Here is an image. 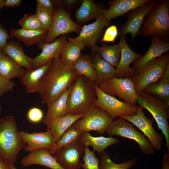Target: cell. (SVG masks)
Wrapping results in <instances>:
<instances>
[{"label":"cell","mask_w":169,"mask_h":169,"mask_svg":"<svg viewBox=\"0 0 169 169\" xmlns=\"http://www.w3.org/2000/svg\"><path fill=\"white\" fill-rule=\"evenodd\" d=\"M169 50L168 40L161 38L156 35L152 37L151 44L146 53L135 61L131 68V79L146 64L153 59L166 53Z\"/></svg>","instance_id":"2e32d148"},{"label":"cell","mask_w":169,"mask_h":169,"mask_svg":"<svg viewBox=\"0 0 169 169\" xmlns=\"http://www.w3.org/2000/svg\"><path fill=\"white\" fill-rule=\"evenodd\" d=\"M71 84L58 98L47 105L48 110L44 119L56 118L64 116L68 113L67 102L71 88Z\"/></svg>","instance_id":"f546056e"},{"label":"cell","mask_w":169,"mask_h":169,"mask_svg":"<svg viewBox=\"0 0 169 169\" xmlns=\"http://www.w3.org/2000/svg\"><path fill=\"white\" fill-rule=\"evenodd\" d=\"M12 168V169H17V168H16L15 167V166H11Z\"/></svg>","instance_id":"816d5d0a"},{"label":"cell","mask_w":169,"mask_h":169,"mask_svg":"<svg viewBox=\"0 0 169 169\" xmlns=\"http://www.w3.org/2000/svg\"><path fill=\"white\" fill-rule=\"evenodd\" d=\"M85 47V44L83 43L67 41L61 50L60 61L64 65H73L81 56V51Z\"/></svg>","instance_id":"4dcf8cb0"},{"label":"cell","mask_w":169,"mask_h":169,"mask_svg":"<svg viewBox=\"0 0 169 169\" xmlns=\"http://www.w3.org/2000/svg\"><path fill=\"white\" fill-rule=\"evenodd\" d=\"M136 113L130 116L121 117L137 127L146 137L155 150H161L163 143L164 135L158 133L153 128V120L147 118L145 115L142 108L138 105Z\"/></svg>","instance_id":"7c38bea8"},{"label":"cell","mask_w":169,"mask_h":169,"mask_svg":"<svg viewBox=\"0 0 169 169\" xmlns=\"http://www.w3.org/2000/svg\"><path fill=\"white\" fill-rule=\"evenodd\" d=\"M79 141L84 147H92L93 148L92 151L97 152L100 156L107 147L118 143L120 141L117 139L110 136L94 137L88 132L82 133Z\"/></svg>","instance_id":"4316f807"},{"label":"cell","mask_w":169,"mask_h":169,"mask_svg":"<svg viewBox=\"0 0 169 169\" xmlns=\"http://www.w3.org/2000/svg\"><path fill=\"white\" fill-rule=\"evenodd\" d=\"M0 169H12L10 166L0 159Z\"/></svg>","instance_id":"c3c4849f"},{"label":"cell","mask_w":169,"mask_h":169,"mask_svg":"<svg viewBox=\"0 0 169 169\" xmlns=\"http://www.w3.org/2000/svg\"><path fill=\"white\" fill-rule=\"evenodd\" d=\"M44 118L42 110L37 107H32L29 109L27 113V118L28 121L33 124L40 123Z\"/></svg>","instance_id":"ab89813d"},{"label":"cell","mask_w":169,"mask_h":169,"mask_svg":"<svg viewBox=\"0 0 169 169\" xmlns=\"http://www.w3.org/2000/svg\"><path fill=\"white\" fill-rule=\"evenodd\" d=\"M151 0H113L109 2V8L105 9L103 15L108 21L123 16L137 8L144 5Z\"/></svg>","instance_id":"44dd1931"},{"label":"cell","mask_w":169,"mask_h":169,"mask_svg":"<svg viewBox=\"0 0 169 169\" xmlns=\"http://www.w3.org/2000/svg\"><path fill=\"white\" fill-rule=\"evenodd\" d=\"M100 169H129L135 165L136 160L133 158L120 164L112 160L110 155L105 151L100 155Z\"/></svg>","instance_id":"d590c367"},{"label":"cell","mask_w":169,"mask_h":169,"mask_svg":"<svg viewBox=\"0 0 169 169\" xmlns=\"http://www.w3.org/2000/svg\"><path fill=\"white\" fill-rule=\"evenodd\" d=\"M91 60L96 73L95 83L97 85L102 82L115 77V67L98 54L95 53Z\"/></svg>","instance_id":"f1b7e54d"},{"label":"cell","mask_w":169,"mask_h":169,"mask_svg":"<svg viewBox=\"0 0 169 169\" xmlns=\"http://www.w3.org/2000/svg\"><path fill=\"white\" fill-rule=\"evenodd\" d=\"M5 0H0V11L1 10L5 7Z\"/></svg>","instance_id":"681fc988"},{"label":"cell","mask_w":169,"mask_h":169,"mask_svg":"<svg viewBox=\"0 0 169 169\" xmlns=\"http://www.w3.org/2000/svg\"><path fill=\"white\" fill-rule=\"evenodd\" d=\"M21 163L24 167L36 164L51 169H64L48 150L45 149H39L30 152L21 159Z\"/></svg>","instance_id":"7402d4cb"},{"label":"cell","mask_w":169,"mask_h":169,"mask_svg":"<svg viewBox=\"0 0 169 169\" xmlns=\"http://www.w3.org/2000/svg\"><path fill=\"white\" fill-rule=\"evenodd\" d=\"M2 108L1 105L0 104V115L2 111Z\"/></svg>","instance_id":"f907efd6"},{"label":"cell","mask_w":169,"mask_h":169,"mask_svg":"<svg viewBox=\"0 0 169 169\" xmlns=\"http://www.w3.org/2000/svg\"><path fill=\"white\" fill-rule=\"evenodd\" d=\"M1 51L21 67L34 69L33 59L25 54L23 48L16 41L9 40Z\"/></svg>","instance_id":"cb8c5ba5"},{"label":"cell","mask_w":169,"mask_h":169,"mask_svg":"<svg viewBox=\"0 0 169 169\" xmlns=\"http://www.w3.org/2000/svg\"><path fill=\"white\" fill-rule=\"evenodd\" d=\"M98 86L104 93L112 96H116L125 102L136 105L138 95L131 79L114 77L102 82Z\"/></svg>","instance_id":"ba28073f"},{"label":"cell","mask_w":169,"mask_h":169,"mask_svg":"<svg viewBox=\"0 0 169 169\" xmlns=\"http://www.w3.org/2000/svg\"><path fill=\"white\" fill-rule=\"evenodd\" d=\"M21 2V0H6L5 7L11 8L19 7Z\"/></svg>","instance_id":"f6af8a7d"},{"label":"cell","mask_w":169,"mask_h":169,"mask_svg":"<svg viewBox=\"0 0 169 169\" xmlns=\"http://www.w3.org/2000/svg\"><path fill=\"white\" fill-rule=\"evenodd\" d=\"M105 10L94 0H83L76 11V19L79 23H84L103 15Z\"/></svg>","instance_id":"83f0119b"},{"label":"cell","mask_w":169,"mask_h":169,"mask_svg":"<svg viewBox=\"0 0 169 169\" xmlns=\"http://www.w3.org/2000/svg\"><path fill=\"white\" fill-rule=\"evenodd\" d=\"M48 30L44 29L28 30L22 28H12L9 31L11 38H15L25 45L30 46L43 42Z\"/></svg>","instance_id":"d4e9b609"},{"label":"cell","mask_w":169,"mask_h":169,"mask_svg":"<svg viewBox=\"0 0 169 169\" xmlns=\"http://www.w3.org/2000/svg\"><path fill=\"white\" fill-rule=\"evenodd\" d=\"M82 132H80L72 125L62 135L56 142L54 147L48 151L52 155L60 148L79 140Z\"/></svg>","instance_id":"e575fe53"},{"label":"cell","mask_w":169,"mask_h":169,"mask_svg":"<svg viewBox=\"0 0 169 169\" xmlns=\"http://www.w3.org/2000/svg\"><path fill=\"white\" fill-rule=\"evenodd\" d=\"M106 132L110 137L120 136L135 141L142 152L146 155H152L154 152L155 150L144 135L133 124L121 117L113 120Z\"/></svg>","instance_id":"52a82bcc"},{"label":"cell","mask_w":169,"mask_h":169,"mask_svg":"<svg viewBox=\"0 0 169 169\" xmlns=\"http://www.w3.org/2000/svg\"><path fill=\"white\" fill-rule=\"evenodd\" d=\"M19 136L26 144L25 151L31 152L38 149H45L48 151L54 146L55 142L51 132L47 129L43 132L32 133L24 131L19 132Z\"/></svg>","instance_id":"e0dca14e"},{"label":"cell","mask_w":169,"mask_h":169,"mask_svg":"<svg viewBox=\"0 0 169 169\" xmlns=\"http://www.w3.org/2000/svg\"><path fill=\"white\" fill-rule=\"evenodd\" d=\"M119 43L120 45L121 55L119 63L115 69V77L117 78L127 77L131 79V64L141 57L140 54L133 50L128 45L125 36H120Z\"/></svg>","instance_id":"d6986e66"},{"label":"cell","mask_w":169,"mask_h":169,"mask_svg":"<svg viewBox=\"0 0 169 169\" xmlns=\"http://www.w3.org/2000/svg\"><path fill=\"white\" fill-rule=\"evenodd\" d=\"M110 21L103 15L96 18L95 21L81 28L79 35L75 38H69V41L78 42L84 43L85 46L92 47L100 38L103 29L109 26Z\"/></svg>","instance_id":"9a60e30c"},{"label":"cell","mask_w":169,"mask_h":169,"mask_svg":"<svg viewBox=\"0 0 169 169\" xmlns=\"http://www.w3.org/2000/svg\"><path fill=\"white\" fill-rule=\"evenodd\" d=\"M161 169H169V152L163 155L161 161Z\"/></svg>","instance_id":"bcb514c9"},{"label":"cell","mask_w":169,"mask_h":169,"mask_svg":"<svg viewBox=\"0 0 169 169\" xmlns=\"http://www.w3.org/2000/svg\"><path fill=\"white\" fill-rule=\"evenodd\" d=\"M81 29V27L72 19L69 14L59 6L56 9L52 24L43 42L49 43L59 36L72 32L79 33Z\"/></svg>","instance_id":"8fae6325"},{"label":"cell","mask_w":169,"mask_h":169,"mask_svg":"<svg viewBox=\"0 0 169 169\" xmlns=\"http://www.w3.org/2000/svg\"><path fill=\"white\" fill-rule=\"evenodd\" d=\"M84 153V147L79 140L60 148L53 155L64 169H80V158Z\"/></svg>","instance_id":"5bb4252c"},{"label":"cell","mask_w":169,"mask_h":169,"mask_svg":"<svg viewBox=\"0 0 169 169\" xmlns=\"http://www.w3.org/2000/svg\"><path fill=\"white\" fill-rule=\"evenodd\" d=\"M67 41L66 36L63 35L50 43L39 44L38 48L42 51L33 59V69L43 66L51 60L59 58L62 49Z\"/></svg>","instance_id":"ac0fdd59"},{"label":"cell","mask_w":169,"mask_h":169,"mask_svg":"<svg viewBox=\"0 0 169 169\" xmlns=\"http://www.w3.org/2000/svg\"><path fill=\"white\" fill-rule=\"evenodd\" d=\"M54 2L50 0H37V6L43 8L53 16L56 10Z\"/></svg>","instance_id":"7bdbcfd3"},{"label":"cell","mask_w":169,"mask_h":169,"mask_svg":"<svg viewBox=\"0 0 169 169\" xmlns=\"http://www.w3.org/2000/svg\"><path fill=\"white\" fill-rule=\"evenodd\" d=\"M169 64V54L165 53L144 65L132 79L137 93L156 82Z\"/></svg>","instance_id":"8992f818"},{"label":"cell","mask_w":169,"mask_h":169,"mask_svg":"<svg viewBox=\"0 0 169 169\" xmlns=\"http://www.w3.org/2000/svg\"><path fill=\"white\" fill-rule=\"evenodd\" d=\"M79 1L77 0H65L63 1V2L68 8H70L77 4Z\"/></svg>","instance_id":"7dc6e473"},{"label":"cell","mask_w":169,"mask_h":169,"mask_svg":"<svg viewBox=\"0 0 169 169\" xmlns=\"http://www.w3.org/2000/svg\"><path fill=\"white\" fill-rule=\"evenodd\" d=\"M159 1L151 0L146 4L128 12L127 21L120 29L119 35L125 36L130 33L132 41L138 34L146 16Z\"/></svg>","instance_id":"4fadbf2b"},{"label":"cell","mask_w":169,"mask_h":169,"mask_svg":"<svg viewBox=\"0 0 169 169\" xmlns=\"http://www.w3.org/2000/svg\"><path fill=\"white\" fill-rule=\"evenodd\" d=\"M92 49L93 51L99 55L113 67L117 66L121 55L120 45L119 43L118 44L112 45L104 44L101 47L95 45Z\"/></svg>","instance_id":"1f68e13d"},{"label":"cell","mask_w":169,"mask_h":169,"mask_svg":"<svg viewBox=\"0 0 169 169\" xmlns=\"http://www.w3.org/2000/svg\"><path fill=\"white\" fill-rule=\"evenodd\" d=\"M82 159L84 163L81 164V168L83 169H100V161L95 152L91 151L88 147H84V153Z\"/></svg>","instance_id":"74e56055"},{"label":"cell","mask_w":169,"mask_h":169,"mask_svg":"<svg viewBox=\"0 0 169 169\" xmlns=\"http://www.w3.org/2000/svg\"><path fill=\"white\" fill-rule=\"evenodd\" d=\"M18 24L22 29L28 30L44 29L35 14H25L19 20Z\"/></svg>","instance_id":"8d00e7d4"},{"label":"cell","mask_w":169,"mask_h":169,"mask_svg":"<svg viewBox=\"0 0 169 169\" xmlns=\"http://www.w3.org/2000/svg\"><path fill=\"white\" fill-rule=\"evenodd\" d=\"M169 33V1L159 0L146 16L138 34L145 37L156 35L163 39Z\"/></svg>","instance_id":"277c9868"},{"label":"cell","mask_w":169,"mask_h":169,"mask_svg":"<svg viewBox=\"0 0 169 169\" xmlns=\"http://www.w3.org/2000/svg\"><path fill=\"white\" fill-rule=\"evenodd\" d=\"M15 86L14 82L0 74V97L9 91H12Z\"/></svg>","instance_id":"60d3db41"},{"label":"cell","mask_w":169,"mask_h":169,"mask_svg":"<svg viewBox=\"0 0 169 169\" xmlns=\"http://www.w3.org/2000/svg\"><path fill=\"white\" fill-rule=\"evenodd\" d=\"M119 32L117 27L112 25L106 30L103 37L100 41L102 42H113L118 36Z\"/></svg>","instance_id":"b9f144b4"},{"label":"cell","mask_w":169,"mask_h":169,"mask_svg":"<svg viewBox=\"0 0 169 169\" xmlns=\"http://www.w3.org/2000/svg\"><path fill=\"white\" fill-rule=\"evenodd\" d=\"M78 75L83 76L95 82L96 73L91 59L85 55H81L73 65Z\"/></svg>","instance_id":"836d02e7"},{"label":"cell","mask_w":169,"mask_h":169,"mask_svg":"<svg viewBox=\"0 0 169 169\" xmlns=\"http://www.w3.org/2000/svg\"><path fill=\"white\" fill-rule=\"evenodd\" d=\"M95 83L78 75L71 84L67 102L68 113L77 115L87 113L95 106L97 99Z\"/></svg>","instance_id":"3957f363"},{"label":"cell","mask_w":169,"mask_h":169,"mask_svg":"<svg viewBox=\"0 0 169 169\" xmlns=\"http://www.w3.org/2000/svg\"><path fill=\"white\" fill-rule=\"evenodd\" d=\"M143 91L169 104V64L157 82L147 86Z\"/></svg>","instance_id":"484cf974"},{"label":"cell","mask_w":169,"mask_h":169,"mask_svg":"<svg viewBox=\"0 0 169 169\" xmlns=\"http://www.w3.org/2000/svg\"><path fill=\"white\" fill-rule=\"evenodd\" d=\"M78 76L73 65L63 64L59 58L52 64L39 84L38 93L42 104H49L58 98L69 87Z\"/></svg>","instance_id":"6da1fadb"},{"label":"cell","mask_w":169,"mask_h":169,"mask_svg":"<svg viewBox=\"0 0 169 169\" xmlns=\"http://www.w3.org/2000/svg\"><path fill=\"white\" fill-rule=\"evenodd\" d=\"M86 114L72 115L68 113L64 116L56 118L44 119L43 122L47 126V129L51 132L56 143L69 128Z\"/></svg>","instance_id":"ffe728a7"},{"label":"cell","mask_w":169,"mask_h":169,"mask_svg":"<svg viewBox=\"0 0 169 169\" xmlns=\"http://www.w3.org/2000/svg\"><path fill=\"white\" fill-rule=\"evenodd\" d=\"M36 15L43 28L48 30L51 26L53 20V16L41 7L37 6Z\"/></svg>","instance_id":"f35d334b"},{"label":"cell","mask_w":169,"mask_h":169,"mask_svg":"<svg viewBox=\"0 0 169 169\" xmlns=\"http://www.w3.org/2000/svg\"><path fill=\"white\" fill-rule=\"evenodd\" d=\"M1 15V13H0V16Z\"/></svg>","instance_id":"f5cc1de1"},{"label":"cell","mask_w":169,"mask_h":169,"mask_svg":"<svg viewBox=\"0 0 169 169\" xmlns=\"http://www.w3.org/2000/svg\"><path fill=\"white\" fill-rule=\"evenodd\" d=\"M11 38L7 31L3 26V24H0V50L6 46L8 40Z\"/></svg>","instance_id":"ee69618b"},{"label":"cell","mask_w":169,"mask_h":169,"mask_svg":"<svg viewBox=\"0 0 169 169\" xmlns=\"http://www.w3.org/2000/svg\"><path fill=\"white\" fill-rule=\"evenodd\" d=\"M113 120L106 111L94 107L73 125L82 132L93 131L103 134Z\"/></svg>","instance_id":"30bf717a"},{"label":"cell","mask_w":169,"mask_h":169,"mask_svg":"<svg viewBox=\"0 0 169 169\" xmlns=\"http://www.w3.org/2000/svg\"><path fill=\"white\" fill-rule=\"evenodd\" d=\"M53 60L37 69H24L23 74L19 78L21 83L25 87L27 93L38 92L40 82L50 67Z\"/></svg>","instance_id":"603a6c76"},{"label":"cell","mask_w":169,"mask_h":169,"mask_svg":"<svg viewBox=\"0 0 169 169\" xmlns=\"http://www.w3.org/2000/svg\"><path fill=\"white\" fill-rule=\"evenodd\" d=\"M26 146L15 117L9 115L0 118V159L14 166L20 151Z\"/></svg>","instance_id":"7a4b0ae2"},{"label":"cell","mask_w":169,"mask_h":169,"mask_svg":"<svg viewBox=\"0 0 169 169\" xmlns=\"http://www.w3.org/2000/svg\"><path fill=\"white\" fill-rule=\"evenodd\" d=\"M95 89L97 99L95 106L107 112L113 120L117 117L130 116L135 114L138 106L120 101L107 94L101 90L95 84Z\"/></svg>","instance_id":"9c48e42d"},{"label":"cell","mask_w":169,"mask_h":169,"mask_svg":"<svg viewBox=\"0 0 169 169\" xmlns=\"http://www.w3.org/2000/svg\"><path fill=\"white\" fill-rule=\"evenodd\" d=\"M24 70V69L0 50V74L1 75L11 80L13 78H19Z\"/></svg>","instance_id":"d6a6232c"},{"label":"cell","mask_w":169,"mask_h":169,"mask_svg":"<svg viewBox=\"0 0 169 169\" xmlns=\"http://www.w3.org/2000/svg\"><path fill=\"white\" fill-rule=\"evenodd\" d=\"M138 95L137 103L147 110L156 120L166 140L167 152H169V104L162 101L153 95L142 91Z\"/></svg>","instance_id":"5b68a950"}]
</instances>
